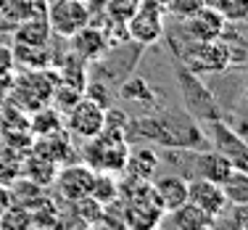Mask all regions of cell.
<instances>
[{
	"instance_id": "7c38bea8",
	"label": "cell",
	"mask_w": 248,
	"mask_h": 230,
	"mask_svg": "<svg viewBox=\"0 0 248 230\" xmlns=\"http://www.w3.org/2000/svg\"><path fill=\"white\" fill-rule=\"evenodd\" d=\"M153 193H156L158 204H161L164 212H172L180 204L187 201V180L180 178V175H161V178L151 180Z\"/></svg>"
},
{
	"instance_id": "cb8c5ba5",
	"label": "cell",
	"mask_w": 248,
	"mask_h": 230,
	"mask_svg": "<svg viewBox=\"0 0 248 230\" xmlns=\"http://www.w3.org/2000/svg\"><path fill=\"white\" fill-rule=\"evenodd\" d=\"M122 96L124 98H135V96H138L140 101H143V98H153V93H151V87L145 85V80H140V77H138V80H129L127 85L122 87Z\"/></svg>"
},
{
	"instance_id": "30bf717a",
	"label": "cell",
	"mask_w": 248,
	"mask_h": 230,
	"mask_svg": "<svg viewBox=\"0 0 248 230\" xmlns=\"http://www.w3.org/2000/svg\"><path fill=\"white\" fill-rule=\"evenodd\" d=\"M211 140H214L217 151H222L224 156L232 162V167L248 169V143L238 132H232V130L227 125H222V122H214V125H211Z\"/></svg>"
},
{
	"instance_id": "d4e9b609",
	"label": "cell",
	"mask_w": 248,
	"mask_h": 230,
	"mask_svg": "<svg viewBox=\"0 0 248 230\" xmlns=\"http://www.w3.org/2000/svg\"><path fill=\"white\" fill-rule=\"evenodd\" d=\"M14 66H16V61H14V45L0 43V77L11 74V72H14Z\"/></svg>"
},
{
	"instance_id": "8992f818",
	"label": "cell",
	"mask_w": 248,
	"mask_h": 230,
	"mask_svg": "<svg viewBox=\"0 0 248 230\" xmlns=\"http://www.w3.org/2000/svg\"><path fill=\"white\" fill-rule=\"evenodd\" d=\"M103 125H106V109L100 103H95L93 98L82 96L66 111V132H72L82 140L95 138L100 130H103Z\"/></svg>"
},
{
	"instance_id": "2e32d148",
	"label": "cell",
	"mask_w": 248,
	"mask_h": 230,
	"mask_svg": "<svg viewBox=\"0 0 248 230\" xmlns=\"http://www.w3.org/2000/svg\"><path fill=\"white\" fill-rule=\"evenodd\" d=\"M156 167H158V153L153 148H138L127 153L122 172H127V178H135V180H153L156 178Z\"/></svg>"
},
{
	"instance_id": "484cf974",
	"label": "cell",
	"mask_w": 248,
	"mask_h": 230,
	"mask_svg": "<svg viewBox=\"0 0 248 230\" xmlns=\"http://www.w3.org/2000/svg\"><path fill=\"white\" fill-rule=\"evenodd\" d=\"M11 82H14V77H11V74L0 77V103H5V101H8V93H11Z\"/></svg>"
},
{
	"instance_id": "ba28073f",
	"label": "cell",
	"mask_w": 248,
	"mask_h": 230,
	"mask_svg": "<svg viewBox=\"0 0 248 230\" xmlns=\"http://www.w3.org/2000/svg\"><path fill=\"white\" fill-rule=\"evenodd\" d=\"M182 32L193 43H206V40H219L227 34V21L222 19V14L214 5H203L201 11L182 21Z\"/></svg>"
},
{
	"instance_id": "8fae6325",
	"label": "cell",
	"mask_w": 248,
	"mask_h": 230,
	"mask_svg": "<svg viewBox=\"0 0 248 230\" xmlns=\"http://www.w3.org/2000/svg\"><path fill=\"white\" fill-rule=\"evenodd\" d=\"M72 53L79 56L82 61H98L106 50H108V37L103 29H95L93 24L82 27L79 32H74L72 37Z\"/></svg>"
},
{
	"instance_id": "9c48e42d",
	"label": "cell",
	"mask_w": 248,
	"mask_h": 230,
	"mask_svg": "<svg viewBox=\"0 0 248 230\" xmlns=\"http://www.w3.org/2000/svg\"><path fill=\"white\" fill-rule=\"evenodd\" d=\"M187 201L196 204L201 212H206L214 220H219L230 206L219 182H209V180H201V178L187 180Z\"/></svg>"
},
{
	"instance_id": "ffe728a7",
	"label": "cell",
	"mask_w": 248,
	"mask_h": 230,
	"mask_svg": "<svg viewBox=\"0 0 248 230\" xmlns=\"http://www.w3.org/2000/svg\"><path fill=\"white\" fill-rule=\"evenodd\" d=\"M214 8L222 14L227 24H246L248 21V0H214Z\"/></svg>"
},
{
	"instance_id": "4fadbf2b",
	"label": "cell",
	"mask_w": 248,
	"mask_h": 230,
	"mask_svg": "<svg viewBox=\"0 0 248 230\" xmlns=\"http://www.w3.org/2000/svg\"><path fill=\"white\" fill-rule=\"evenodd\" d=\"M219 220L209 217L206 212H201L196 204L185 201L180 204L177 209L169 212V217H161V225L177 228V230H201V228H214Z\"/></svg>"
},
{
	"instance_id": "3957f363",
	"label": "cell",
	"mask_w": 248,
	"mask_h": 230,
	"mask_svg": "<svg viewBox=\"0 0 248 230\" xmlns=\"http://www.w3.org/2000/svg\"><path fill=\"white\" fill-rule=\"evenodd\" d=\"M53 87H56V77H50L43 69H27L19 80L11 82V93L8 101L16 109H43V106L50 103L53 98Z\"/></svg>"
},
{
	"instance_id": "7402d4cb",
	"label": "cell",
	"mask_w": 248,
	"mask_h": 230,
	"mask_svg": "<svg viewBox=\"0 0 248 230\" xmlns=\"http://www.w3.org/2000/svg\"><path fill=\"white\" fill-rule=\"evenodd\" d=\"M206 5V0H167V14L172 16V19L177 21H185V19H190L196 11H201Z\"/></svg>"
},
{
	"instance_id": "9a60e30c",
	"label": "cell",
	"mask_w": 248,
	"mask_h": 230,
	"mask_svg": "<svg viewBox=\"0 0 248 230\" xmlns=\"http://www.w3.org/2000/svg\"><path fill=\"white\" fill-rule=\"evenodd\" d=\"M196 172L201 180H209V182H222L232 172V162L224 156L222 151H206L196 159Z\"/></svg>"
},
{
	"instance_id": "52a82bcc",
	"label": "cell",
	"mask_w": 248,
	"mask_h": 230,
	"mask_svg": "<svg viewBox=\"0 0 248 230\" xmlns=\"http://www.w3.org/2000/svg\"><path fill=\"white\" fill-rule=\"evenodd\" d=\"M93 180H95V169H90L87 164H69V167L56 172L53 188L63 201H74V198L90 196Z\"/></svg>"
},
{
	"instance_id": "ac0fdd59",
	"label": "cell",
	"mask_w": 248,
	"mask_h": 230,
	"mask_svg": "<svg viewBox=\"0 0 248 230\" xmlns=\"http://www.w3.org/2000/svg\"><path fill=\"white\" fill-rule=\"evenodd\" d=\"M219 185H222V193H224V198H227L230 206L248 201V169L232 167V172H230Z\"/></svg>"
},
{
	"instance_id": "6da1fadb",
	"label": "cell",
	"mask_w": 248,
	"mask_h": 230,
	"mask_svg": "<svg viewBox=\"0 0 248 230\" xmlns=\"http://www.w3.org/2000/svg\"><path fill=\"white\" fill-rule=\"evenodd\" d=\"M127 140L122 130H108L103 127L95 138L87 140L85 146V164L95 172H122L127 162Z\"/></svg>"
},
{
	"instance_id": "4316f807",
	"label": "cell",
	"mask_w": 248,
	"mask_h": 230,
	"mask_svg": "<svg viewBox=\"0 0 248 230\" xmlns=\"http://www.w3.org/2000/svg\"><path fill=\"white\" fill-rule=\"evenodd\" d=\"M85 3H87L90 11H103L106 5H108V0H85Z\"/></svg>"
},
{
	"instance_id": "277c9868",
	"label": "cell",
	"mask_w": 248,
	"mask_h": 230,
	"mask_svg": "<svg viewBox=\"0 0 248 230\" xmlns=\"http://www.w3.org/2000/svg\"><path fill=\"white\" fill-rule=\"evenodd\" d=\"M45 19L53 34L69 40L74 32L90 24L93 11L87 8L85 0H48L45 3Z\"/></svg>"
},
{
	"instance_id": "83f0119b",
	"label": "cell",
	"mask_w": 248,
	"mask_h": 230,
	"mask_svg": "<svg viewBox=\"0 0 248 230\" xmlns=\"http://www.w3.org/2000/svg\"><path fill=\"white\" fill-rule=\"evenodd\" d=\"M156 3H161V5H167V0H156Z\"/></svg>"
},
{
	"instance_id": "603a6c76",
	"label": "cell",
	"mask_w": 248,
	"mask_h": 230,
	"mask_svg": "<svg viewBox=\"0 0 248 230\" xmlns=\"http://www.w3.org/2000/svg\"><path fill=\"white\" fill-rule=\"evenodd\" d=\"M227 225L235 230H248V201L246 204H232L227 217Z\"/></svg>"
},
{
	"instance_id": "7a4b0ae2",
	"label": "cell",
	"mask_w": 248,
	"mask_h": 230,
	"mask_svg": "<svg viewBox=\"0 0 248 230\" xmlns=\"http://www.w3.org/2000/svg\"><path fill=\"white\" fill-rule=\"evenodd\" d=\"M235 61L232 45L224 37L219 40H206V43H187L182 50V64L193 74H219L230 69Z\"/></svg>"
},
{
	"instance_id": "d6986e66",
	"label": "cell",
	"mask_w": 248,
	"mask_h": 230,
	"mask_svg": "<svg viewBox=\"0 0 248 230\" xmlns=\"http://www.w3.org/2000/svg\"><path fill=\"white\" fill-rule=\"evenodd\" d=\"M90 196L100 201L103 206L114 204L116 196H119V182H116L114 172H95V180H93V191Z\"/></svg>"
},
{
	"instance_id": "f1b7e54d",
	"label": "cell",
	"mask_w": 248,
	"mask_h": 230,
	"mask_svg": "<svg viewBox=\"0 0 248 230\" xmlns=\"http://www.w3.org/2000/svg\"><path fill=\"white\" fill-rule=\"evenodd\" d=\"M246 61H248V56H246Z\"/></svg>"
},
{
	"instance_id": "44dd1931",
	"label": "cell",
	"mask_w": 248,
	"mask_h": 230,
	"mask_svg": "<svg viewBox=\"0 0 248 230\" xmlns=\"http://www.w3.org/2000/svg\"><path fill=\"white\" fill-rule=\"evenodd\" d=\"M0 228H32V217H29L27 206H5L0 212Z\"/></svg>"
},
{
	"instance_id": "e0dca14e",
	"label": "cell",
	"mask_w": 248,
	"mask_h": 230,
	"mask_svg": "<svg viewBox=\"0 0 248 230\" xmlns=\"http://www.w3.org/2000/svg\"><path fill=\"white\" fill-rule=\"evenodd\" d=\"M45 3L48 0H0V19L5 24L16 27L27 21L29 16L45 14Z\"/></svg>"
},
{
	"instance_id": "5bb4252c",
	"label": "cell",
	"mask_w": 248,
	"mask_h": 230,
	"mask_svg": "<svg viewBox=\"0 0 248 230\" xmlns=\"http://www.w3.org/2000/svg\"><path fill=\"white\" fill-rule=\"evenodd\" d=\"M50 27H48V19H45V14H37V16H29L27 21H21V24L14 27V40L21 45H34V48H40V45H48L50 40Z\"/></svg>"
},
{
	"instance_id": "5b68a950",
	"label": "cell",
	"mask_w": 248,
	"mask_h": 230,
	"mask_svg": "<svg viewBox=\"0 0 248 230\" xmlns=\"http://www.w3.org/2000/svg\"><path fill=\"white\" fill-rule=\"evenodd\" d=\"M164 16L167 8L156 0H140L124 24H127V40H135L140 45H153L164 34Z\"/></svg>"
}]
</instances>
